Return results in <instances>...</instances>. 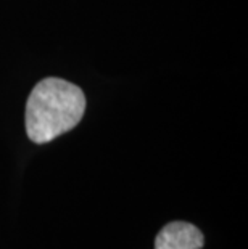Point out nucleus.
<instances>
[{"mask_svg":"<svg viewBox=\"0 0 248 249\" xmlns=\"http://www.w3.org/2000/svg\"><path fill=\"white\" fill-rule=\"evenodd\" d=\"M86 111L84 92L75 84L47 77L31 92L26 103V132L31 142L49 143L79 124Z\"/></svg>","mask_w":248,"mask_h":249,"instance_id":"nucleus-1","label":"nucleus"},{"mask_svg":"<svg viewBox=\"0 0 248 249\" xmlns=\"http://www.w3.org/2000/svg\"><path fill=\"white\" fill-rule=\"evenodd\" d=\"M205 236L189 222H171L156 235L155 249H202Z\"/></svg>","mask_w":248,"mask_h":249,"instance_id":"nucleus-2","label":"nucleus"}]
</instances>
